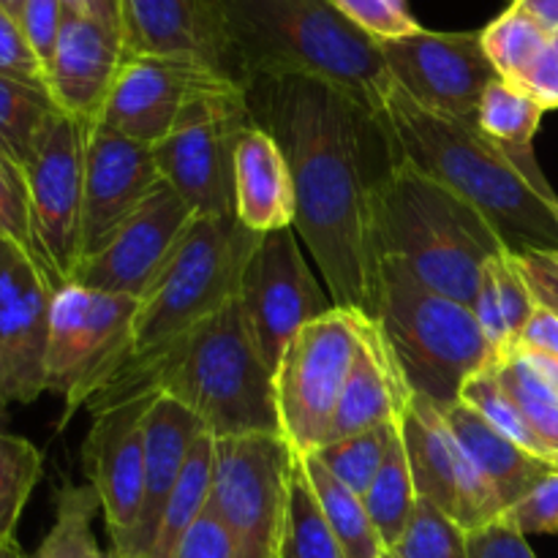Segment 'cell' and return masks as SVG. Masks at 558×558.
<instances>
[{"label": "cell", "instance_id": "obj_48", "mask_svg": "<svg viewBox=\"0 0 558 558\" xmlns=\"http://www.w3.org/2000/svg\"><path fill=\"white\" fill-rule=\"evenodd\" d=\"M515 87H521L526 96H532L545 112L558 109V33L550 36L548 49L534 60L532 69L515 82Z\"/></svg>", "mask_w": 558, "mask_h": 558}, {"label": "cell", "instance_id": "obj_1", "mask_svg": "<svg viewBox=\"0 0 558 558\" xmlns=\"http://www.w3.org/2000/svg\"><path fill=\"white\" fill-rule=\"evenodd\" d=\"M243 90L251 120L272 134L292 169L294 232L332 305L376 322V218L385 185L403 161L385 114L314 76H254Z\"/></svg>", "mask_w": 558, "mask_h": 558}, {"label": "cell", "instance_id": "obj_53", "mask_svg": "<svg viewBox=\"0 0 558 558\" xmlns=\"http://www.w3.org/2000/svg\"><path fill=\"white\" fill-rule=\"evenodd\" d=\"M22 3H25V0H0V5H3L5 11H11V14H14V16H20Z\"/></svg>", "mask_w": 558, "mask_h": 558}, {"label": "cell", "instance_id": "obj_46", "mask_svg": "<svg viewBox=\"0 0 558 558\" xmlns=\"http://www.w3.org/2000/svg\"><path fill=\"white\" fill-rule=\"evenodd\" d=\"M469 558H537L526 534L507 521L505 515L496 518L488 526L469 532Z\"/></svg>", "mask_w": 558, "mask_h": 558}, {"label": "cell", "instance_id": "obj_24", "mask_svg": "<svg viewBox=\"0 0 558 558\" xmlns=\"http://www.w3.org/2000/svg\"><path fill=\"white\" fill-rule=\"evenodd\" d=\"M409 398L412 392L403 381L401 368H398L379 325L374 319H363L360 322L357 354H354L352 371H349V379L338 398L325 445L392 423L401 417Z\"/></svg>", "mask_w": 558, "mask_h": 558}, {"label": "cell", "instance_id": "obj_41", "mask_svg": "<svg viewBox=\"0 0 558 558\" xmlns=\"http://www.w3.org/2000/svg\"><path fill=\"white\" fill-rule=\"evenodd\" d=\"M488 270L490 278H494L496 294H499L501 311H505L507 327H510L512 332V341L518 343L523 327L529 325L532 314L537 311V298H534L532 287H529L526 278H523L521 267H518L515 262V254H512L510 248L501 251L499 256H494V259L488 262Z\"/></svg>", "mask_w": 558, "mask_h": 558}, {"label": "cell", "instance_id": "obj_51", "mask_svg": "<svg viewBox=\"0 0 558 558\" xmlns=\"http://www.w3.org/2000/svg\"><path fill=\"white\" fill-rule=\"evenodd\" d=\"M512 3L526 11L550 36L558 33V0H512Z\"/></svg>", "mask_w": 558, "mask_h": 558}, {"label": "cell", "instance_id": "obj_44", "mask_svg": "<svg viewBox=\"0 0 558 558\" xmlns=\"http://www.w3.org/2000/svg\"><path fill=\"white\" fill-rule=\"evenodd\" d=\"M65 3L63 0H25L20 9V25L25 31L27 41L36 49L38 60L44 63V69L52 60L54 47H58L60 25H63Z\"/></svg>", "mask_w": 558, "mask_h": 558}, {"label": "cell", "instance_id": "obj_33", "mask_svg": "<svg viewBox=\"0 0 558 558\" xmlns=\"http://www.w3.org/2000/svg\"><path fill=\"white\" fill-rule=\"evenodd\" d=\"M483 36L485 54L501 80L515 85L523 74L534 65V60L548 49L550 33L543 31L532 16L515 3L507 5L485 31Z\"/></svg>", "mask_w": 558, "mask_h": 558}, {"label": "cell", "instance_id": "obj_2", "mask_svg": "<svg viewBox=\"0 0 558 558\" xmlns=\"http://www.w3.org/2000/svg\"><path fill=\"white\" fill-rule=\"evenodd\" d=\"M232 82L298 74L330 82L385 114L392 82L379 44L330 0H207Z\"/></svg>", "mask_w": 558, "mask_h": 558}, {"label": "cell", "instance_id": "obj_36", "mask_svg": "<svg viewBox=\"0 0 558 558\" xmlns=\"http://www.w3.org/2000/svg\"><path fill=\"white\" fill-rule=\"evenodd\" d=\"M283 558H343L341 545L322 512L319 499L303 472V461L294 474L292 499H289L287 534H283Z\"/></svg>", "mask_w": 558, "mask_h": 558}, {"label": "cell", "instance_id": "obj_15", "mask_svg": "<svg viewBox=\"0 0 558 558\" xmlns=\"http://www.w3.org/2000/svg\"><path fill=\"white\" fill-rule=\"evenodd\" d=\"M379 49L396 87L417 107L469 123L477 120L480 101L499 76L485 54L480 33L423 27L414 36L381 41Z\"/></svg>", "mask_w": 558, "mask_h": 558}, {"label": "cell", "instance_id": "obj_37", "mask_svg": "<svg viewBox=\"0 0 558 558\" xmlns=\"http://www.w3.org/2000/svg\"><path fill=\"white\" fill-rule=\"evenodd\" d=\"M461 401L469 403L474 412L483 414V417L488 420V423L494 425L499 434H505L507 439L515 441V445L521 447V450H526L529 456L539 458V461L550 463V466L558 469L556 458L550 456L548 447H545L543 441H539V436L534 434V428L529 425V420L523 417V412L518 409V403L512 401L505 390H501V385L496 381L494 371L485 368L483 374L472 376V379L463 385Z\"/></svg>", "mask_w": 558, "mask_h": 558}, {"label": "cell", "instance_id": "obj_11", "mask_svg": "<svg viewBox=\"0 0 558 558\" xmlns=\"http://www.w3.org/2000/svg\"><path fill=\"white\" fill-rule=\"evenodd\" d=\"M140 300L107 294L80 283H63L52 298L47 341V392L63 398L69 425L80 409H87L112 376L114 363L129 341Z\"/></svg>", "mask_w": 558, "mask_h": 558}, {"label": "cell", "instance_id": "obj_6", "mask_svg": "<svg viewBox=\"0 0 558 558\" xmlns=\"http://www.w3.org/2000/svg\"><path fill=\"white\" fill-rule=\"evenodd\" d=\"M259 238L262 234L251 232L234 216L194 218L172 259L140 298L129 341L114 363L112 376L96 396L150 365L210 316L227 308L238 298L245 262Z\"/></svg>", "mask_w": 558, "mask_h": 558}, {"label": "cell", "instance_id": "obj_38", "mask_svg": "<svg viewBox=\"0 0 558 558\" xmlns=\"http://www.w3.org/2000/svg\"><path fill=\"white\" fill-rule=\"evenodd\" d=\"M469 532L430 501L417 499L407 532L390 550L392 558H469Z\"/></svg>", "mask_w": 558, "mask_h": 558}, {"label": "cell", "instance_id": "obj_42", "mask_svg": "<svg viewBox=\"0 0 558 558\" xmlns=\"http://www.w3.org/2000/svg\"><path fill=\"white\" fill-rule=\"evenodd\" d=\"M0 76L49 90L47 69L27 41L20 20L3 5H0Z\"/></svg>", "mask_w": 558, "mask_h": 558}, {"label": "cell", "instance_id": "obj_52", "mask_svg": "<svg viewBox=\"0 0 558 558\" xmlns=\"http://www.w3.org/2000/svg\"><path fill=\"white\" fill-rule=\"evenodd\" d=\"M0 558H27L25 550L20 548V543H9L0 545Z\"/></svg>", "mask_w": 558, "mask_h": 558}, {"label": "cell", "instance_id": "obj_5", "mask_svg": "<svg viewBox=\"0 0 558 558\" xmlns=\"http://www.w3.org/2000/svg\"><path fill=\"white\" fill-rule=\"evenodd\" d=\"M376 245L381 262L463 305L474 303L485 265L507 251L483 213L425 178L407 158L381 194Z\"/></svg>", "mask_w": 558, "mask_h": 558}, {"label": "cell", "instance_id": "obj_25", "mask_svg": "<svg viewBox=\"0 0 558 558\" xmlns=\"http://www.w3.org/2000/svg\"><path fill=\"white\" fill-rule=\"evenodd\" d=\"M298 199L287 156L262 125L251 120L234 145V218L251 232L294 227Z\"/></svg>", "mask_w": 558, "mask_h": 558}, {"label": "cell", "instance_id": "obj_16", "mask_svg": "<svg viewBox=\"0 0 558 558\" xmlns=\"http://www.w3.org/2000/svg\"><path fill=\"white\" fill-rule=\"evenodd\" d=\"M398 425L420 499L439 507L463 532L488 526L505 515L494 488L463 450L439 407L412 396Z\"/></svg>", "mask_w": 558, "mask_h": 558}, {"label": "cell", "instance_id": "obj_47", "mask_svg": "<svg viewBox=\"0 0 558 558\" xmlns=\"http://www.w3.org/2000/svg\"><path fill=\"white\" fill-rule=\"evenodd\" d=\"M512 254L537 303L558 314V251L523 248Z\"/></svg>", "mask_w": 558, "mask_h": 558}, {"label": "cell", "instance_id": "obj_29", "mask_svg": "<svg viewBox=\"0 0 558 558\" xmlns=\"http://www.w3.org/2000/svg\"><path fill=\"white\" fill-rule=\"evenodd\" d=\"M213 458H216V439L210 434H202L196 445L191 447L189 461H185L178 485L169 496L156 543H153L147 558H174V550H178L183 534L205 512L213 488Z\"/></svg>", "mask_w": 558, "mask_h": 558}, {"label": "cell", "instance_id": "obj_14", "mask_svg": "<svg viewBox=\"0 0 558 558\" xmlns=\"http://www.w3.org/2000/svg\"><path fill=\"white\" fill-rule=\"evenodd\" d=\"M54 283L31 254L0 238V417L47 392Z\"/></svg>", "mask_w": 558, "mask_h": 558}, {"label": "cell", "instance_id": "obj_9", "mask_svg": "<svg viewBox=\"0 0 558 558\" xmlns=\"http://www.w3.org/2000/svg\"><path fill=\"white\" fill-rule=\"evenodd\" d=\"M298 463L300 456L283 436L216 439L207 505L232 534L238 558H283Z\"/></svg>", "mask_w": 558, "mask_h": 558}, {"label": "cell", "instance_id": "obj_13", "mask_svg": "<svg viewBox=\"0 0 558 558\" xmlns=\"http://www.w3.org/2000/svg\"><path fill=\"white\" fill-rule=\"evenodd\" d=\"M238 303L262 360L276 374L294 332L332 308L330 294L303 259L294 227L262 234L245 262Z\"/></svg>", "mask_w": 558, "mask_h": 558}, {"label": "cell", "instance_id": "obj_20", "mask_svg": "<svg viewBox=\"0 0 558 558\" xmlns=\"http://www.w3.org/2000/svg\"><path fill=\"white\" fill-rule=\"evenodd\" d=\"M251 114L205 120L153 145L158 172L196 218L234 216V145Z\"/></svg>", "mask_w": 558, "mask_h": 558}, {"label": "cell", "instance_id": "obj_40", "mask_svg": "<svg viewBox=\"0 0 558 558\" xmlns=\"http://www.w3.org/2000/svg\"><path fill=\"white\" fill-rule=\"evenodd\" d=\"M330 3L376 44L396 41L423 31L407 0H330Z\"/></svg>", "mask_w": 558, "mask_h": 558}, {"label": "cell", "instance_id": "obj_28", "mask_svg": "<svg viewBox=\"0 0 558 558\" xmlns=\"http://www.w3.org/2000/svg\"><path fill=\"white\" fill-rule=\"evenodd\" d=\"M543 114L545 109L532 96L496 76L485 90L483 101H480L474 123L490 142L510 153L521 167L534 169L539 167L537 158H534V136L543 123Z\"/></svg>", "mask_w": 558, "mask_h": 558}, {"label": "cell", "instance_id": "obj_55", "mask_svg": "<svg viewBox=\"0 0 558 558\" xmlns=\"http://www.w3.org/2000/svg\"><path fill=\"white\" fill-rule=\"evenodd\" d=\"M556 221H558V205H556Z\"/></svg>", "mask_w": 558, "mask_h": 558}, {"label": "cell", "instance_id": "obj_34", "mask_svg": "<svg viewBox=\"0 0 558 558\" xmlns=\"http://www.w3.org/2000/svg\"><path fill=\"white\" fill-rule=\"evenodd\" d=\"M396 434L398 420H392V423L379 425V428L363 430V434L347 436V439L338 441H327V445H322L319 450L311 452V456L319 458L322 466H325L338 483H343L352 494H357L360 499H363V496L368 494L374 477L379 474Z\"/></svg>", "mask_w": 558, "mask_h": 558}, {"label": "cell", "instance_id": "obj_31", "mask_svg": "<svg viewBox=\"0 0 558 558\" xmlns=\"http://www.w3.org/2000/svg\"><path fill=\"white\" fill-rule=\"evenodd\" d=\"M417 499L420 496L417 488H414L412 466H409L407 447H403L401 439V425H398V434L392 439L390 450H387L385 463H381L379 474L371 483L368 494L363 496L365 510H368L371 521L379 529L381 539L390 550L396 548L401 534L407 532Z\"/></svg>", "mask_w": 558, "mask_h": 558}, {"label": "cell", "instance_id": "obj_56", "mask_svg": "<svg viewBox=\"0 0 558 558\" xmlns=\"http://www.w3.org/2000/svg\"><path fill=\"white\" fill-rule=\"evenodd\" d=\"M390 558H392V556H390Z\"/></svg>", "mask_w": 558, "mask_h": 558}, {"label": "cell", "instance_id": "obj_3", "mask_svg": "<svg viewBox=\"0 0 558 558\" xmlns=\"http://www.w3.org/2000/svg\"><path fill=\"white\" fill-rule=\"evenodd\" d=\"M401 156L417 172L483 213L510 251H558V194L543 169L521 167L477 123L417 107L392 87L385 104Z\"/></svg>", "mask_w": 558, "mask_h": 558}, {"label": "cell", "instance_id": "obj_23", "mask_svg": "<svg viewBox=\"0 0 558 558\" xmlns=\"http://www.w3.org/2000/svg\"><path fill=\"white\" fill-rule=\"evenodd\" d=\"M202 434H207L205 425L183 403L169 396L153 398L145 417V499L134 532L114 554L131 558L150 556L169 496L189 461L191 447Z\"/></svg>", "mask_w": 558, "mask_h": 558}, {"label": "cell", "instance_id": "obj_32", "mask_svg": "<svg viewBox=\"0 0 558 558\" xmlns=\"http://www.w3.org/2000/svg\"><path fill=\"white\" fill-rule=\"evenodd\" d=\"M101 510L93 485H63L54 496V521L47 537L27 558H114L112 548L101 550L93 534V518Z\"/></svg>", "mask_w": 558, "mask_h": 558}, {"label": "cell", "instance_id": "obj_45", "mask_svg": "<svg viewBox=\"0 0 558 558\" xmlns=\"http://www.w3.org/2000/svg\"><path fill=\"white\" fill-rule=\"evenodd\" d=\"M174 558H238L232 534L210 505L196 518L194 526L183 534Z\"/></svg>", "mask_w": 558, "mask_h": 558}, {"label": "cell", "instance_id": "obj_8", "mask_svg": "<svg viewBox=\"0 0 558 558\" xmlns=\"http://www.w3.org/2000/svg\"><path fill=\"white\" fill-rule=\"evenodd\" d=\"M248 112L245 90L218 71L180 58H125L96 123L153 147L205 120Z\"/></svg>", "mask_w": 558, "mask_h": 558}, {"label": "cell", "instance_id": "obj_19", "mask_svg": "<svg viewBox=\"0 0 558 558\" xmlns=\"http://www.w3.org/2000/svg\"><path fill=\"white\" fill-rule=\"evenodd\" d=\"M161 183L153 147L101 123L87 131L82 259L96 254ZM80 259V262H82Z\"/></svg>", "mask_w": 558, "mask_h": 558}, {"label": "cell", "instance_id": "obj_39", "mask_svg": "<svg viewBox=\"0 0 558 558\" xmlns=\"http://www.w3.org/2000/svg\"><path fill=\"white\" fill-rule=\"evenodd\" d=\"M0 238L20 245L25 254L41 265L33 238V213H31V191H27L25 169L16 167L5 156H0Z\"/></svg>", "mask_w": 558, "mask_h": 558}, {"label": "cell", "instance_id": "obj_54", "mask_svg": "<svg viewBox=\"0 0 558 558\" xmlns=\"http://www.w3.org/2000/svg\"><path fill=\"white\" fill-rule=\"evenodd\" d=\"M112 554H114V550H112ZM114 558H131V556H120V554H114Z\"/></svg>", "mask_w": 558, "mask_h": 558}, {"label": "cell", "instance_id": "obj_21", "mask_svg": "<svg viewBox=\"0 0 558 558\" xmlns=\"http://www.w3.org/2000/svg\"><path fill=\"white\" fill-rule=\"evenodd\" d=\"M120 33L65 9L58 47L47 65V87L60 112L96 123L125 63Z\"/></svg>", "mask_w": 558, "mask_h": 558}, {"label": "cell", "instance_id": "obj_22", "mask_svg": "<svg viewBox=\"0 0 558 558\" xmlns=\"http://www.w3.org/2000/svg\"><path fill=\"white\" fill-rule=\"evenodd\" d=\"M120 31L129 58L196 60L232 80L207 0H120Z\"/></svg>", "mask_w": 558, "mask_h": 558}, {"label": "cell", "instance_id": "obj_35", "mask_svg": "<svg viewBox=\"0 0 558 558\" xmlns=\"http://www.w3.org/2000/svg\"><path fill=\"white\" fill-rule=\"evenodd\" d=\"M41 472V450L22 436L0 430V545L16 543V526Z\"/></svg>", "mask_w": 558, "mask_h": 558}, {"label": "cell", "instance_id": "obj_10", "mask_svg": "<svg viewBox=\"0 0 558 558\" xmlns=\"http://www.w3.org/2000/svg\"><path fill=\"white\" fill-rule=\"evenodd\" d=\"M365 316L332 305L294 332L276 365V407L281 436L298 456L319 450L360 347Z\"/></svg>", "mask_w": 558, "mask_h": 558}, {"label": "cell", "instance_id": "obj_43", "mask_svg": "<svg viewBox=\"0 0 558 558\" xmlns=\"http://www.w3.org/2000/svg\"><path fill=\"white\" fill-rule=\"evenodd\" d=\"M507 521L515 523L523 534H554L558 537V472L523 496L515 507L505 512Z\"/></svg>", "mask_w": 558, "mask_h": 558}, {"label": "cell", "instance_id": "obj_17", "mask_svg": "<svg viewBox=\"0 0 558 558\" xmlns=\"http://www.w3.org/2000/svg\"><path fill=\"white\" fill-rule=\"evenodd\" d=\"M194 218L183 196L167 180H161L153 194L131 213L129 221L96 254L85 256L76 265L69 283L140 300L172 259Z\"/></svg>", "mask_w": 558, "mask_h": 558}, {"label": "cell", "instance_id": "obj_27", "mask_svg": "<svg viewBox=\"0 0 558 558\" xmlns=\"http://www.w3.org/2000/svg\"><path fill=\"white\" fill-rule=\"evenodd\" d=\"M300 461H303L305 477L319 499L322 512L341 545L343 558H390V548L371 521L363 499L343 483H338L316 456H300Z\"/></svg>", "mask_w": 558, "mask_h": 558}, {"label": "cell", "instance_id": "obj_26", "mask_svg": "<svg viewBox=\"0 0 558 558\" xmlns=\"http://www.w3.org/2000/svg\"><path fill=\"white\" fill-rule=\"evenodd\" d=\"M441 414H445L447 425H450L452 434L463 445V450L469 452V458L477 463L483 477L488 480V485L494 488L496 499L505 507V512L510 507H515L523 496L532 494L543 480H548L550 474L558 472L556 466L529 456L515 441L499 434L469 403L458 401L452 407L441 409Z\"/></svg>", "mask_w": 558, "mask_h": 558}, {"label": "cell", "instance_id": "obj_7", "mask_svg": "<svg viewBox=\"0 0 558 558\" xmlns=\"http://www.w3.org/2000/svg\"><path fill=\"white\" fill-rule=\"evenodd\" d=\"M376 325L409 392L439 409L461 401L463 385L494 365L472 305L423 287L392 262H381Z\"/></svg>", "mask_w": 558, "mask_h": 558}, {"label": "cell", "instance_id": "obj_12", "mask_svg": "<svg viewBox=\"0 0 558 558\" xmlns=\"http://www.w3.org/2000/svg\"><path fill=\"white\" fill-rule=\"evenodd\" d=\"M93 123L58 112L25 167L31 191L33 238L54 289L71 281L82 259L85 147Z\"/></svg>", "mask_w": 558, "mask_h": 558}, {"label": "cell", "instance_id": "obj_49", "mask_svg": "<svg viewBox=\"0 0 558 558\" xmlns=\"http://www.w3.org/2000/svg\"><path fill=\"white\" fill-rule=\"evenodd\" d=\"M518 349H526V352H539L548 354V357L558 360V314L556 311L537 305V311L532 314L529 325L523 327L521 338L515 343Z\"/></svg>", "mask_w": 558, "mask_h": 558}, {"label": "cell", "instance_id": "obj_18", "mask_svg": "<svg viewBox=\"0 0 558 558\" xmlns=\"http://www.w3.org/2000/svg\"><path fill=\"white\" fill-rule=\"evenodd\" d=\"M153 398L156 392H142L93 412L82 445V466L101 501L112 550L134 532L145 499V417Z\"/></svg>", "mask_w": 558, "mask_h": 558}, {"label": "cell", "instance_id": "obj_30", "mask_svg": "<svg viewBox=\"0 0 558 558\" xmlns=\"http://www.w3.org/2000/svg\"><path fill=\"white\" fill-rule=\"evenodd\" d=\"M58 112L49 90L0 76V156L25 169Z\"/></svg>", "mask_w": 558, "mask_h": 558}, {"label": "cell", "instance_id": "obj_4", "mask_svg": "<svg viewBox=\"0 0 558 558\" xmlns=\"http://www.w3.org/2000/svg\"><path fill=\"white\" fill-rule=\"evenodd\" d=\"M156 392L183 403L213 439L281 436L276 379L251 338L238 298L150 365L93 398L87 409Z\"/></svg>", "mask_w": 558, "mask_h": 558}, {"label": "cell", "instance_id": "obj_50", "mask_svg": "<svg viewBox=\"0 0 558 558\" xmlns=\"http://www.w3.org/2000/svg\"><path fill=\"white\" fill-rule=\"evenodd\" d=\"M63 3L65 9L76 11V14H85L90 20L101 22V25L112 27L123 38V31H120V0H63Z\"/></svg>", "mask_w": 558, "mask_h": 558}]
</instances>
